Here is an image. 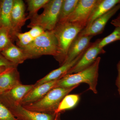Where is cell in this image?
Returning a JSON list of instances; mask_svg holds the SVG:
<instances>
[{
    "instance_id": "1",
    "label": "cell",
    "mask_w": 120,
    "mask_h": 120,
    "mask_svg": "<svg viewBox=\"0 0 120 120\" xmlns=\"http://www.w3.org/2000/svg\"><path fill=\"white\" fill-rule=\"evenodd\" d=\"M101 60V57H98L95 61L87 68L77 73L65 75L59 79L56 87L70 88L84 83L89 85V88L92 92L97 94L99 68Z\"/></svg>"
},
{
    "instance_id": "2",
    "label": "cell",
    "mask_w": 120,
    "mask_h": 120,
    "mask_svg": "<svg viewBox=\"0 0 120 120\" xmlns=\"http://www.w3.org/2000/svg\"><path fill=\"white\" fill-rule=\"evenodd\" d=\"M84 28L79 24L65 22L57 23L53 30L58 43V53L55 57L60 66L64 64L69 49L74 39Z\"/></svg>"
},
{
    "instance_id": "3",
    "label": "cell",
    "mask_w": 120,
    "mask_h": 120,
    "mask_svg": "<svg viewBox=\"0 0 120 120\" xmlns=\"http://www.w3.org/2000/svg\"><path fill=\"white\" fill-rule=\"evenodd\" d=\"M22 49L29 59L43 55H50L55 58L58 53V43L53 30H46L30 45Z\"/></svg>"
},
{
    "instance_id": "4",
    "label": "cell",
    "mask_w": 120,
    "mask_h": 120,
    "mask_svg": "<svg viewBox=\"0 0 120 120\" xmlns=\"http://www.w3.org/2000/svg\"><path fill=\"white\" fill-rule=\"evenodd\" d=\"M78 86L70 88L56 87L40 100L29 105L22 106L31 111L54 114L62 99Z\"/></svg>"
},
{
    "instance_id": "5",
    "label": "cell",
    "mask_w": 120,
    "mask_h": 120,
    "mask_svg": "<svg viewBox=\"0 0 120 120\" xmlns=\"http://www.w3.org/2000/svg\"><path fill=\"white\" fill-rule=\"evenodd\" d=\"M63 0H49L44 8L42 13L37 14L30 19L27 27L41 26L45 31L53 30L58 23L60 8Z\"/></svg>"
},
{
    "instance_id": "6",
    "label": "cell",
    "mask_w": 120,
    "mask_h": 120,
    "mask_svg": "<svg viewBox=\"0 0 120 120\" xmlns=\"http://www.w3.org/2000/svg\"><path fill=\"white\" fill-rule=\"evenodd\" d=\"M101 39H98L91 43L79 61L68 71L67 75L77 73L87 68L95 61L98 55L105 52L103 48H101L99 46Z\"/></svg>"
},
{
    "instance_id": "7",
    "label": "cell",
    "mask_w": 120,
    "mask_h": 120,
    "mask_svg": "<svg viewBox=\"0 0 120 120\" xmlns=\"http://www.w3.org/2000/svg\"><path fill=\"white\" fill-rule=\"evenodd\" d=\"M97 1L98 0H79L77 6L67 22L79 24L85 28Z\"/></svg>"
},
{
    "instance_id": "8",
    "label": "cell",
    "mask_w": 120,
    "mask_h": 120,
    "mask_svg": "<svg viewBox=\"0 0 120 120\" xmlns=\"http://www.w3.org/2000/svg\"><path fill=\"white\" fill-rule=\"evenodd\" d=\"M34 87V84L17 85L0 95L2 101H0L7 107L20 105L23 98Z\"/></svg>"
},
{
    "instance_id": "9",
    "label": "cell",
    "mask_w": 120,
    "mask_h": 120,
    "mask_svg": "<svg viewBox=\"0 0 120 120\" xmlns=\"http://www.w3.org/2000/svg\"><path fill=\"white\" fill-rule=\"evenodd\" d=\"M120 9V3L114 6L104 15L95 20L90 26L82 30L79 34L94 37L101 34L107 22Z\"/></svg>"
},
{
    "instance_id": "10",
    "label": "cell",
    "mask_w": 120,
    "mask_h": 120,
    "mask_svg": "<svg viewBox=\"0 0 120 120\" xmlns=\"http://www.w3.org/2000/svg\"><path fill=\"white\" fill-rule=\"evenodd\" d=\"M18 120H54L56 115L31 111L20 105L8 107Z\"/></svg>"
},
{
    "instance_id": "11",
    "label": "cell",
    "mask_w": 120,
    "mask_h": 120,
    "mask_svg": "<svg viewBox=\"0 0 120 120\" xmlns=\"http://www.w3.org/2000/svg\"><path fill=\"white\" fill-rule=\"evenodd\" d=\"M59 79L46 82L34 87L22 100L20 105H29L40 100L52 89L56 88Z\"/></svg>"
},
{
    "instance_id": "12",
    "label": "cell",
    "mask_w": 120,
    "mask_h": 120,
    "mask_svg": "<svg viewBox=\"0 0 120 120\" xmlns=\"http://www.w3.org/2000/svg\"><path fill=\"white\" fill-rule=\"evenodd\" d=\"M28 18L25 15V5L22 0H14L11 12V20L13 34L20 32Z\"/></svg>"
},
{
    "instance_id": "13",
    "label": "cell",
    "mask_w": 120,
    "mask_h": 120,
    "mask_svg": "<svg viewBox=\"0 0 120 120\" xmlns=\"http://www.w3.org/2000/svg\"><path fill=\"white\" fill-rule=\"evenodd\" d=\"M93 37L79 34L70 45L65 63L71 62L84 52L90 45Z\"/></svg>"
},
{
    "instance_id": "14",
    "label": "cell",
    "mask_w": 120,
    "mask_h": 120,
    "mask_svg": "<svg viewBox=\"0 0 120 120\" xmlns=\"http://www.w3.org/2000/svg\"><path fill=\"white\" fill-rule=\"evenodd\" d=\"M21 84L16 67L7 68L0 74V89L4 92Z\"/></svg>"
},
{
    "instance_id": "15",
    "label": "cell",
    "mask_w": 120,
    "mask_h": 120,
    "mask_svg": "<svg viewBox=\"0 0 120 120\" xmlns=\"http://www.w3.org/2000/svg\"><path fill=\"white\" fill-rule=\"evenodd\" d=\"M85 51L83 52L73 60L71 62L64 63V64L60 66V68L52 71L45 77L39 80L36 82V83L34 84V87L37 86L46 82L59 79L65 75H67L68 71L74 67L79 61L80 59L82 57Z\"/></svg>"
},
{
    "instance_id": "16",
    "label": "cell",
    "mask_w": 120,
    "mask_h": 120,
    "mask_svg": "<svg viewBox=\"0 0 120 120\" xmlns=\"http://www.w3.org/2000/svg\"><path fill=\"white\" fill-rule=\"evenodd\" d=\"M14 0L0 1V25L9 32L12 41L16 39L12 30L11 12Z\"/></svg>"
},
{
    "instance_id": "17",
    "label": "cell",
    "mask_w": 120,
    "mask_h": 120,
    "mask_svg": "<svg viewBox=\"0 0 120 120\" xmlns=\"http://www.w3.org/2000/svg\"><path fill=\"white\" fill-rule=\"evenodd\" d=\"M120 3V0H98L88 20L86 27L90 26L95 20L104 15Z\"/></svg>"
},
{
    "instance_id": "18",
    "label": "cell",
    "mask_w": 120,
    "mask_h": 120,
    "mask_svg": "<svg viewBox=\"0 0 120 120\" xmlns=\"http://www.w3.org/2000/svg\"><path fill=\"white\" fill-rule=\"evenodd\" d=\"M0 53L7 60L17 66L29 59L28 56L22 48L13 43L1 51Z\"/></svg>"
},
{
    "instance_id": "19",
    "label": "cell",
    "mask_w": 120,
    "mask_h": 120,
    "mask_svg": "<svg viewBox=\"0 0 120 120\" xmlns=\"http://www.w3.org/2000/svg\"><path fill=\"white\" fill-rule=\"evenodd\" d=\"M79 0H63L58 16V23L66 22L74 11Z\"/></svg>"
},
{
    "instance_id": "20",
    "label": "cell",
    "mask_w": 120,
    "mask_h": 120,
    "mask_svg": "<svg viewBox=\"0 0 120 120\" xmlns=\"http://www.w3.org/2000/svg\"><path fill=\"white\" fill-rule=\"evenodd\" d=\"M79 99V95H67L61 101L54 114L56 115L60 112L74 108L78 104Z\"/></svg>"
},
{
    "instance_id": "21",
    "label": "cell",
    "mask_w": 120,
    "mask_h": 120,
    "mask_svg": "<svg viewBox=\"0 0 120 120\" xmlns=\"http://www.w3.org/2000/svg\"><path fill=\"white\" fill-rule=\"evenodd\" d=\"M49 0H27L26 2L28 5L29 15L27 17L28 19L36 15L38 12L41 8H44Z\"/></svg>"
},
{
    "instance_id": "22",
    "label": "cell",
    "mask_w": 120,
    "mask_h": 120,
    "mask_svg": "<svg viewBox=\"0 0 120 120\" xmlns=\"http://www.w3.org/2000/svg\"><path fill=\"white\" fill-rule=\"evenodd\" d=\"M116 27L113 32L110 34L102 39H101L99 44V47L103 48V47L110 43L116 41H120V27Z\"/></svg>"
},
{
    "instance_id": "23",
    "label": "cell",
    "mask_w": 120,
    "mask_h": 120,
    "mask_svg": "<svg viewBox=\"0 0 120 120\" xmlns=\"http://www.w3.org/2000/svg\"><path fill=\"white\" fill-rule=\"evenodd\" d=\"M12 43H13L12 41L8 31L6 28L1 27L0 28V53Z\"/></svg>"
},
{
    "instance_id": "24",
    "label": "cell",
    "mask_w": 120,
    "mask_h": 120,
    "mask_svg": "<svg viewBox=\"0 0 120 120\" xmlns=\"http://www.w3.org/2000/svg\"><path fill=\"white\" fill-rule=\"evenodd\" d=\"M17 46L23 48L30 45L34 40L28 31L24 33H17L16 34Z\"/></svg>"
},
{
    "instance_id": "25",
    "label": "cell",
    "mask_w": 120,
    "mask_h": 120,
    "mask_svg": "<svg viewBox=\"0 0 120 120\" xmlns=\"http://www.w3.org/2000/svg\"><path fill=\"white\" fill-rule=\"evenodd\" d=\"M0 120H18L10 110L0 101Z\"/></svg>"
},
{
    "instance_id": "26",
    "label": "cell",
    "mask_w": 120,
    "mask_h": 120,
    "mask_svg": "<svg viewBox=\"0 0 120 120\" xmlns=\"http://www.w3.org/2000/svg\"><path fill=\"white\" fill-rule=\"evenodd\" d=\"M30 28L28 32L34 39L41 36L46 31L41 26L38 25L33 26Z\"/></svg>"
},
{
    "instance_id": "27",
    "label": "cell",
    "mask_w": 120,
    "mask_h": 120,
    "mask_svg": "<svg viewBox=\"0 0 120 120\" xmlns=\"http://www.w3.org/2000/svg\"><path fill=\"white\" fill-rule=\"evenodd\" d=\"M13 67H17V66L7 60L0 53V68L2 67L9 68Z\"/></svg>"
},
{
    "instance_id": "28",
    "label": "cell",
    "mask_w": 120,
    "mask_h": 120,
    "mask_svg": "<svg viewBox=\"0 0 120 120\" xmlns=\"http://www.w3.org/2000/svg\"><path fill=\"white\" fill-rule=\"evenodd\" d=\"M117 67L118 75L116 80V85L118 88V92L120 96V60L117 64Z\"/></svg>"
},
{
    "instance_id": "29",
    "label": "cell",
    "mask_w": 120,
    "mask_h": 120,
    "mask_svg": "<svg viewBox=\"0 0 120 120\" xmlns=\"http://www.w3.org/2000/svg\"><path fill=\"white\" fill-rule=\"evenodd\" d=\"M111 23L115 27L119 26L120 27V22L116 19L112 20Z\"/></svg>"
},
{
    "instance_id": "30",
    "label": "cell",
    "mask_w": 120,
    "mask_h": 120,
    "mask_svg": "<svg viewBox=\"0 0 120 120\" xmlns=\"http://www.w3.org/2000/svg\"><path fill=\"white\" fill-rule=\"evenodd\" d=\"M8 68H6V67H2L0 68V74L2 73L6 69Z\"/></svg>"
},
{
    "instance_id": "31",
    "label": "cell",
    "mask_w": 120,
    "mask_h": 120,
    "mask_svg": "<svg viewBox=\"0 0 120 120\" xmlns=\"http://www.w3.org/2000/svg\"><path fill=\"white\" fill-rule=\"evenodd\" d=\"M59 114H56V117H55V119H54V120H58V117H59Z\"/></svg>"
},
{
    "instance_id": "32",
    "label": "cell",
    "mask_w": 120,
    "mask_h": 120,
    "mask_svg": "<svg viewBox=\"0 0 120 120\" xmlns=\"http://www.w3.org/2000/svg\"><path fill=\"white\" fill-rule=\"evenodd\" d=\"M116 19H117V20H118V21H120V14L119 15H118L117 18Z\"/></svg>"
},
{
    "instance_id": "33",
    "label": "cell",
    "mask_w": 120,
    "mask_h": 120,
    "mask_svg": "<svg viewBox=\"0 0 120 120\" xmlns=\"http://www.w3.org/2000/svg\"><path fill=\"white\" fill-rule=\"evenodd\" d=\"M4 91H3L2 90H1L0 89V95L2 94H3V93H4Z\"/></svg>"
},
{
    "instance_id": "34",
    "label": "cell",
    "mask_w": 120,
    "mask_h": 120,
    "mask_svg": "<svg viewBox=\"0 0 120 120\" xmlns=\"http://www.w3.org/2000/svg\"><path fill=\"white\" fill-rule=\"evenodd\" d=\"M59 120V117H58V120Z\"/></svg>"
},
{
    "instance_id": "35",
    "label": "cell",
    "mask_w": 120,
    "mask_h": 120,
    "mask_svg": "<svg viewBox=\"0 0 120 120\" xmlns=\"http://www.w3.org/2000/svg\"><path fill=\"white\" fill-rule=\"evenodd\" d=\"M1 27V26L0 25V28Z\"/></svg>"
}]
</instances>
